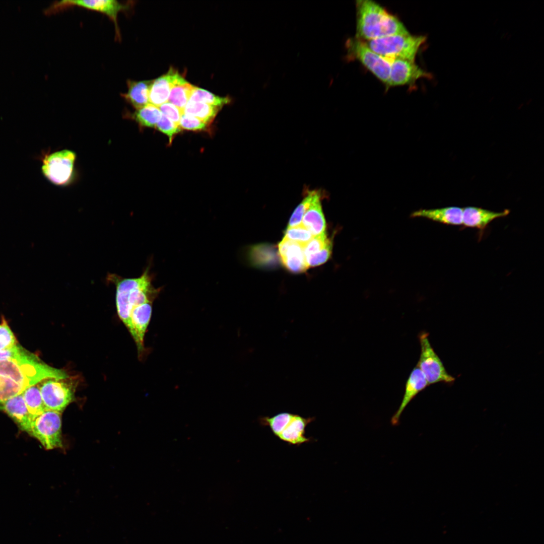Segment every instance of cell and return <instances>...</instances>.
Listing matches in <instances>:
<instances>
[{"label": "cell", "instance_id": "cell-1", "mask_svg": "<svg viewBox=\"0 0 544 544\" xmlns=\"http://www.w3.org/2000/svg\"><path fill=\"white\" fill-rule=\"evenodd\" d=\"M69 377L65 371L49 366L25 349L15 358L0 361V403L46 379Z\"/></svg>", "mask_w": 544, "mask_h": 544}, {"label": "cell", "instance_id": "cell-2", "mask_svg": "<svg viewBox=\"0 0 544 544\" xmlns=\"http://www.w3.org/2000/svg\"><path fill=\"white\" fill-rule=\"evenodd\" d=\"M106 279L107 282L115 287L117 314L126 327L132 310L143 304L153 303L161 291V288H155L152 284L153 277L149 267L138 278H125L109 273Z\"/></svg>", "mask_w": 544, "mask_h": 544}, {"label": "cell", "instance_id": "cell-3", "mask_svg": "<svg viewBox=\"0 0 544 544\" xmlns=\"http://www.w3.org/2000/svg\"><path fill=\"white\" fill-rule=\"evenodd\" d=\"M357 39L372 40L394 35L409 34L395 16L387 12L376 2L370 0L356 2Z\"/></svg>", "mask_w": 544, "mask_h": 544}, {"label": "cell", "instance_id": "cell-4", "mask_svg": "<svg viewBox=\"0 0 544 544\" xmlns=\"http://www.w3.org/2000/svg\"><path fill=\"white\" fill-rule=\"evenodd\" d=\"M426 40L424 36L394 35L366 42L374 52L388 59H402L415 62L416 54Z\"/></svg>", "mask_w": 544, "mask_h": 544}, {"label": "cell", "instance_id": "cell-5", "mask_svg": "<svg viewBox=\"0 0 544 544\" xmlns=\"http://www.w3.org/2000/svg\"><path fill=\"white\" fill-rule=\"evenodd\" d=\"M421 352L417 366L429 385L439 382L450 383L455 378L447 372L442 361L435 352L429 339V333L422 331L418 335Z\"/></svg>", "mask_w": 544, "mask_h": 544}, {"label": "cell", "instance_id": "cell-6", "mask_svg": "<svg viewBox=\"0 0 544 544\" xmlns=\"http://www.w3.org/2000/svg\"><path fill=\"white\" fill-rule=\"evenodd\" d=\"M37 384L46 410L62 413L75 399L76 386L69 377L48 378Z\"/></svg>", "mask_w": 544, "mask_h": 544}, {"label": "cell", "instance_id": "cell-7", "mask_svg": "<svg viewBox=\"0 0 544 544\" xmlns=\"http://www.w3.org/2000/svg\"><path fill=\"white\" fill-rule=\"evenodd\" d=\"M29 434L46 449L61 448V413L45 410L33 419Z\"/></svg>", "mask_w": 544, "mask_h": 544}, {"label": "cell", "instance_id": "cell-8", "mask_svg": "<svg viewBox=\"0 0 544 544\" xmlns=\"http://www.w3.org/2000/svg\"><path fill=\"white\" fill-rule=\"evenodd\" d=\"M348 56L359 60L378 79L387 84L390 71V60L372 50L363 40L350 38L346 44Z\"/></svg>", "mask_w": 544, "mask_h": 544}, {"label": "cell", "instance_id": "cell-9", "mask_svg": "<svg viewBox=\"0 0 544 544\" xmlns=\"http://www.w3.org/2000/svg\"><path fill=\"white\" fill-rule=\"evenodd\" d=\"M76 158L75 153L69 150L51 153L43 160L42 172L45 177L53 184L66 185L73 178Z\"/></svg>", "mask_w": 544, "mask_h": 544}, {"label": "cell", "instance_id": "cell-10", "mask_svg": "<svg viewBox=\"0 0 544 544\" xmlns=\"http://www.w3.org/2000/svg\"><path fill=\"white\" fill-rule=\"evenodd\" d=\"M72 6L85 8L106 15L114 23L117 38L120 37L117 17L120 12L126 11L129 8L128 4H122L115 0H63L53 3L45 10L44 13L49 15L62 9Z\"/></svg>", "mask_w": 544, "mask_h": 544}, {"label": "cell", "instance_id": "cell-11", "mask_svg": "<svg viewBox=\"0 0 544 544\" xmlns=\"http://www.w3.org/2000/svg\"><path fill=\"white\" fill-rule=\"evenodd\" d=\"M153 304L147 302L134 308L130 312L126 327L136 344L141 358L146 352L144 339L152 316Z\"/></svg>", "mask_w": 544, "mask_h": 544}, {"label": "cell", "instance_id": "cell-12", "mask_svg": "<svg viewBox=\"0 0 544 544\" xmlns=\"http://www.w3.org/2000/svg\"><path fill=\"white\" fill-rule=\"evenodd\" d=\"M390 60V71L387 87L413 85L421 78H431V74L420 68L415 62L402 59Z\"/></svg>", "mask_w": 544, "mask_h": 544}, {"label": "cell", "instance_id": "cell-13", "mask_svg": "<svg viewBox=\"0 0 544 544\" xmlns=\"http://www.w3.org/2000/svg\"><path fill=\"white\" fill-rule=\"evenodd\" d=\"M304 246L285 237L278 245L279 256L283 264L293 273H303L309 268Z\"/></svg>", "mask_w": 544, "mask_h": 544}, {"label": "cell", "instance_id": "cell-14", "mask_svg": "<svg viewBox=\"0 0 544 544\" xmlns=\"http://www.w3.org/2000/svg\"><path fill=\"white\" fill-rule=\"evenodd\" d=\"M428 386L429 384L421 371L417 366L414 367L405 383L404 392L400 404L391 418L392 425L396 426L398 424L400 416L409 403Z\"/></svg>", "mask_w": 544, "mask_h": 544}, {"label": "cell", "instance_id": "cell-15", "mask_svg": "<svg viewBox=\"0 0 544 544\" xmlns=\"http://www.w3.org/2000/svg\"><path fill=\"white\" fill-rule=\"evenodd\" d=\"M509 213L510 211L507 209L494 212L479 207H466L462 208V225L465 227L483 231L493 221L505 217Z\"/></svg>", "mask_w": 544, "mask_h": 544}, {"label": "cell", "instance_id": "cell-16", "mask_svg": "<svg viewBox=\"0 0 544 544\" xmlns=\"http://www.w3.org/2000/svg\"><path fill=\"white\" fill-rule=\"evenodd\" d=\"M315 420L314 417L305 418L295 414L291 422L277 437L289 445L296 446L311 442L314 439L305 436V430L307 425Z\"/></svg>", "mask_w": 544, "mask_h": 544}, {"label": "cell", "instance_id": "cell-17", "mask_svg": "<svg viewBox=\"0 0 544 544\" xmlns=\"http://www.w3.org/2000/svg\"><path fill=\"white\" fill-rule=\"evenodd\" d=\"M411 216L426 218L448 225L460 226L462 224V208L453 206L420 210L412 213Z\"/></svg>", "mask_w": 544, "mask_h": 544}, {"label": "cell", "instance_id": "cell-18", "mask_svg": "<svg viewBox=\"0 0 544 544\" xmlns=\"http://www.w3.org/2000/svg\"><path fill=\"white\" fill-rule=\"evenodd\" d=\"M0 407L16 421L22 430L29 433L34 418L27 409L22 393L0 403Z\"/></svg>", "mask_w": 544, "mask_h": 544}, {"label": "cell", "instance_id": "cell-19", "mask_svg": "<svg viewBox=\"0 0 544 544\" xmlns=\"http://www.w3.org/2000/svg\"><path fill=\"white\" fill-rule=\"evenodd\" d=\"M179 73L170 68L164 75L153 81L149 92V103L159 107L167 102L173 81Z\"/></svg>", "mask_w": 544, "mask_h": 544}, {"label": "cell", "instance_id": "cell-20", "mask_svg": "<svg viewBox=\"0 0 544 544\" xmlns=\"http://www.w3.org/2000/svg\"><path fill=\"white\" fill-rule=\"evenodd\" d=\"M322 195L316 198L305 213L301 224L306 228L313 236L325 233L326 223L322 212Z\"/></svg>", "mask_w": 544, "mask_h": 544}, {"label": "cell", "instance_id": "cell-21", "mask_svg": "<svg viewBox=\"0 0 544 544\" xmlns=\"http://www.w3.org/2000/svg\"><path fill=\"white\" fill-rule=\"evenodd\" d=\"M153 81H127V90L121 94L122 97L134 108L139 109L149 102V92Z\"/></svg>", "mask_w": 544, "mask_h": 544}, {"label": "cell", "instance_id": "cell-22", "mask_svg": "<svg viewBox=\"0 0 544 544\" xmlns=\"http://www.w3.org/2000/svg\"><path fill=\"white\" fill-rule=\"evenodd\" d=\"M247 255L250 263L257 267H270L276 265L278 262L275 249L266 244H257L250 247Z\"/></svg>", "mask_w": 544, "mask_h": 544}, {"label": "cell", "instance_id": "cell-23", "mask_svg": "<svg viewBox=\"0 0 544 544\" xmlns=\"http://www.w3.org/2000/svg\"><path fill=\"white\" fill-rule=\"evenodd\" d=\"M195 86L187 82L179 73L175 77L169 96V101L182 111Z\"/></svg>", "mask_w": 544, "mask_h": 544}, {"label": "cell", "instance_id": "cell-24", "mask_svg": "<svg viewBox=\"0 0 544 544\" xmlns=\"http://www.w3.org/2000/svg\"><path fill=\"white\" fill-rule=\"evenodd\" d=\"M220 108L221 107L206 103L189 100L183 112L196 117L208 124L214 119Z\"/></svg>", "mask_w": 544, "mask_h": 544}, {"label": "cell", "instance_id": "cell-25", "mask_svg": "<svg viewBox=\"0 0 544 544\" xmlns=\"http://www.w3.org/2000/svg\"><path fill=\"white\" fill-rule=\"evenodd\" d=\"M22 395L27 409L34 418L46 410L38 384L27 388Z\"/></svg>", "mask_w": 544, "mask_h": 544}, {"label": "cell", "instance_id": "cell-26", "mask_svg": "<svg viewBox=\"0 0 544 544\" xmlns=\"http://www.w3.org/2000/svg\"><path fill=\"white\" fill-rule=\"evenodd\" d=\"M295 414L282 412L272 417L263 416L258 418V422L262 426L268 427L276 437H278L292 420Z\"/></svg>", "mask_w": 544, "mask_h": 544}, {"label": "cell", "instance_id": "cell-27", "mask_svg": "<svg viewBox=\"0 0 544 544\" xmlns=\"http://www.w3.org/2000/svg\"><path fill=\"white\" fill-rule=\"evenodd\" d=\"M162 115V113L158 107L149 103L138 109L133 114L132 117L140 125L153 127L156 126Z\"/></svg>", "mask_w": 544, "mask_h": 544}, {"label": "cell", "instance_id": "cell-28", "mask_svg": "<svg viewBox=\"0 0 544 544\" xmlns=\"http://www.w3.org/2000/svg\"><path fill=\"white\" fill-rule=\"evenodd\" d=\"M322 194L320 190H307L305 196L293 212L289 220L288 227H295L301 224L303 217L312 202Z\"/></svg>", "mask_w": 544, "mask_h": 544}, {"label": "cell", "instance_id": "cell-29", "mask_svg": "<svg viewBox=\"0 0 544 544\" xmlns=\"http://www.w3.org/2000/svg\"><path fill=\"white\" fill-rule=\"evenodd\" d=\"M189 100L202 102L221 108L230 102L228 97H221L196 87H194Z\"/></svg>", "mask_w": 544, "mask_h": 544}, {"label": "cell", "instance_id": "cell-30", "mask_svg": "<svg viewBox=\"0 0 544 544\" xmlns=\"http://www.w3.org/2000/svg\"><path fill=\"white\" fill-rule=\"evenodd\" d=\"M284 237L305 245L311 240L313 236L306 228L300 224L295 227H288Z\"/></svg>", "mask_w": 544, "mask_h": 544}, {"label": "cell", "instance_id": "cell-31", "mask_svg": "<svg viewBox=\"0 0 544 544\" xmlns=\"http://www.w3.org/2000/svg\"><path fill=\"white\" fill-rule=\"evenodd\" d=\"M17 339L5 318L0 324V351L10 350L18 345Z\"/></svg>", "mask_w": 544, "mask_h": 544}, {"label": "cell", "instance_id": "cell-32", "mask_svg": "<svg viewBox=\"0 0 544 544\" xmlns=\"http://www.w3.org/2000/svg\"><path fill=\"white\" fill-rule=\"evenodd\" d=\"M156 126L158 130L168 137L170 143L172 142L175 135L181 131L179 125L163 114Z\"/></svg>", "mask_w": 544, "mask_h": 544}, {"label": "cell", "instance_id": "cell-33", "mask_svg": "<svg viewBox=\"0 0 544 544\" xmlns=\"http://www.w3.org/2000/svg\"><path fill=\"white\" fill-rule=\"evenodd\" d=\"M332 246V242H330L319 252L306 257V259L309 267L325 263L330 256Z\"/></svg>", "mask_w": 544, "mask_h": 544}, {"label": "cell", "instance_id": "cell-34", "mask_svg": "<svg viewBox=\"0 0 544 544\" xmlns=\"http://www.w3.org/2000/svg\"><path fill=\"white\" fill-rule=\"evenodd\" d=\"M208 124L199 119L183 113L179 126L181 129L190 130H202L207 128Z\"/></svg>", "mask_w": 544, "mask_h": 544}, {"label": "cell", "instance_id": "cell-35", "mask_svg": "<svg viewBox=\"0 0 544 544\" xmlns=\"http://www.w3.org/2000/svg\"><path fill=\"white\" fill-rule=\"evenodd\" d=\"M162 114L164 115L176 124L179 125L183 111L170 102H166L159 107Z\"/></svg>", "mask_w": 544, "mask_h": 544}, {"label": "cell", "instance_id": "cell-36", "mask_svg": "<svg viewBox=\"0 0 544 544\" xmlns=\"http://www.w3.org/2000/svg\"><path fill=\"white\" fill-rule=\"evenodd\" d=\"M24 350L22 347L18 345L10 350L0 351V361L15 358L21 354Z\"/></svg>", "mask_w": 544, "mask_h": 544}]
</instances>
